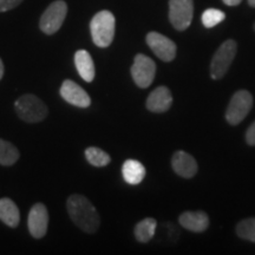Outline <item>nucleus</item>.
<instances>
[{
  "label": "nucleus",
  "instance_id": "aec40b11",
  "mask_svg": "<svg viewBox=\"0 0 255 255\" xmlns=\"http://www.w3.org/2000/svg\"><path fill=\"white\" fill-rule=\"evenodd\" d=\"M85 157H87L88 162L94 167H105L110 163L111 157L108 152H105L102 149L97 148V146H89L85 150Z\"/></svg>",
  "mask_w": 255,
  "mask_h": 255
},
{
  "label": "nucleus",
  "instance_id": "a878e982",
  "mask_svg": "<svg viewBox=\"0 0 255 255\" xmlns=\"http://www.w3.org/2000/svg\"><path fill=\"white\" fill-rule=\"evenodd\" d=\"M4 71H5V69H4V64H2L1 59H0V79H1V78H2V76H4Z\"/></svg>",
  "mask_w": 255,
  "mask_h": 255
},
{
  "label": "nucleus",
  "instance_id": "bb28decb",
  "mask_svg": "<svg viewBox=\"0 0 255 255\" xmlns=\"http://www.w3.org/2000/svg\"><path fill=\"white\" fill-rule=\"evenodd\" d=\"M248 4H250L252 7H255V0H248Z\"/></svg>",
  "mask_w": 255,
  "mask_h": 255
},
{
  "label": "nucleus",
  "instance_id": "b1692460",
  "mask_svg": "<svg viewBox=\"0 0 255 255\" xmlns=\"http://www.w3.org/2000/svg\"><path fill=\"white\" fill-rule=\"evenodd\" d=\"M246 142L250 145H255V122H253L248 128L246 132Z\"/></svg>",
  "mask_w": 255,
  "mask_h": 255
},
{
  "label": "nucleus",
  "instance_id": "423d86ee",
  "mask_svg": "<svg viewBox=\"0 0 255 255\" xmlns=\"http://www.w3.org/2000/svg\"><path fill=\"white\" fill-rule=\"evenodd\" d=\"M68 13V5L63 0H56L44 11L39 21L40 30L46 34H53L62 27Z\"/></svg>",
  "mask_w": 255,
  "mask_h": 255
},
{
  "label": "nucleus",
  "instance_id": "6ab92c4d",
  "mask_svg": "<svg viewBox=\"0 0 255 255\" xmlns=\"http://www.w3.org/2000/svg\"><path fill=\"white\" fill-rule=\"evenodd\" d=\"M19 159V151L17 146L11 142L0 138V164L13 165Z\"/></svg>",
  "mask_w": 255,
  "mask_h": 255
},
{
  "label": "nucleus",
  "instance_id": "6e6552de",
  "mask_svg": "<svg viewBox=\"0 0 255 255\" xmlns=\"http://www.w3.org/2000/svg\"><path fill=\"white\" fill-rule=\"evenodd\" d=\"M156 64L148 56L138 53L133 59L131 66V76L138 88L145 89L150 87L155 78Z\"/></svg>",
  "mask_w": 255,
  "mask_h": 255
},
{
  "label": "nucleus",
  "instance_id": "20e7f679",
  "mask_svg": "<svg viewBox=\"0 0 255 255\" xmlns=\"http://www.w3.org/2000/svg\"><path fill=\"white\" fill-rule=\"evenodd\" d=\"M237 51L238 44L235 40L228 39L221 44L210 63V75L213 79L222 78L227 73L229 66L237 56Z\"/></svg>",
  "mask_w": 255,
  "mask_h": 255
},
{
  "label": "nucleus",
  "instance_id": "a211bd4d",
  "mask_svg": "<svg viewBox=\"0 0 255 255\" xmlns=\"http://www.w3.org/2000/svg\"><path fill=\"white\" fill-rule=\"evenodd\" d=\"M156 227H157V221L152 218H146L139 221L135 227V238L138 242L146 244L154 238Z\"/></svg>",
  "mask_w": 255,
  "mask_h": 255
},
{
  "label": "nucleus",
  "instance_id": "9d476101",
  "mask_svg": "<svg viewBox=\"0 0 255 255\" xmlns=\"http://www.w3.org/2000/svg\"><path fill=\"white\" fill-rule=\"evenodd\" d=\"M27 226L30 234L36 239H41L47 232L49 226V213L43 203L38 202L32 207L28 214Z\"/></svg>",
  "mask_w": 255,
  "mask_h": 255
},
{
  "label": "nucleus",
  "instance_id": "dca6fc26",
  "mask_svg": "<svg viewBox=\"0 0 255 255\" xmlns=\"http://www.w3.org/2000/svg\"><path fill=\"white\" fill-rule=\"evenodd\" d=\"M122 175L128 184H139L145 177V168L136 159H127L122 165Z\"/></svg>",
  "mask_w": 255,
  "mask_h": 255
},
{
  "label": "nucleus",
  "instance_id": "4be33fe9",
  "mask_svg": "<svg viewBox=\"0 0 255 255\" xmlns=\"http://www.w3.org/2000/svg\"><path fill=\"white\" fill-rule=\"evenodd\" d=\"M226 19L225 12L218 8H208L202 14V24L207 28L214 27Z\"/></svg>",
  "mask_w": 255,
  "mask_h": 255
},
{
  "label": "nucleus",
  "instance_id": "1a4fd4ad",
  "mask_svg": "<svg viewBox=\"0 0 255 255\" xmlns=\"http://www.w3.org/2000/svg\"><path fill=\"white\" fill-rule=\"evenodd\" d=\"M146 44L152 50V52L163 62H171L176 57V44L168 37L158 32H149L146 34Z\"/></svg>",
  "mask_w": 255,
  "mask_h": 255
},
{
  "label": "nucleus",
  "instance_id": "4468645a",
  "mask_svg": "<svg viewBox=\"0 0 255 255\" xmlns=\"http://www.w3.org/2000/svg\"><path fill=\"white\" fill-rule=\"evenodd\" d=\"M178 222L183 228L194 233H203L209 227V218L205 212H184L180 215Z\"/></svg>",
  "mask_w": 255,
  "mask_h": 255
},
{
  "label": "nucleus",
  "instance_id": "f03ea898",
  "mask_svg": "<svg viewBox=\"0 0 255 255\" xmlns=\"http://www.w3.org/2000/svg\"><path fill=\"white\" fill-rule=\"evenodd\" d=\"M115 15L110 11L98 12L94 15L90 23L91 37L98 47H108L115 37Z\"/></svg>",
  "mask_w": 255,
  "mask_h": 255
},
{
  "label": "nucleus",
  "instance_id": "9b49d317",
  "mask_svg": "<svg viewBox=\"0 0 255 255\" xmlns=\"http://www.w3.org/2000/svg\"><path fill=\"white\" fill-rule=\"evenodd\" d=\"M60 96L68 103L78 108H88L91 104V98L84 89L79 87L77 83L65 79L60 87Z\"/></svg>",
  "mask_w": 255,
  "mask_h": 255
},
{
  "label": "nucleus",
  "instance_id": "ddd939ff",
  "mask_svg": "<svg viewBox=\"0 0 255 255\" xmlns=\"http://www.w3.org/2000/svg\"><path fill=\"white\" fill-rule=\"evenodd\" d=\"M171 167L178 176L184 178L194 177L197 173V163L195 158L186 151H176L171 158Z\"/></svg>",
  "mask_w": 255,
  "mask_h": 255
},
{
  "label": "nucleus",
  "instance_id": "7ed1b4c3",
  "mask_svg": "<svg viewBox=\"0 0 255 255\" xmlns=\"http://www.w3.org/2000/svg\"><path fill=\"white\" fill-rule=\"evenodd\" d=\"M15 111L21 120L27 123L41 122L47 116V107L34 95H24L14 103Z\"/></svg>",
  "mask_w": 255,
  "mask_h": 255
},
{
  "label": "nucleus",
  "instance_id": "412c9836",
  "mask_svg": "<svg viewBox=\"0 0 255 255\" xmlns=\"http://www.w3.org/2000/svg\"><path fill=\"white\" fill-rule=\"evenodd\" d=\"M237 234L244 240L255 242V218L245 219L238 223Z\"/></svg>",
  "mask_w": 255,
  "mask_h": 255
},
{
  "label": "nucleus",
  "instance_id": "cd10ccee",
  "mask_svg": "<svg viewBox=\"0 0 255 255\" xmlns=\"http://www.w3.org/2000/svg\"><path fill=\"white\" fill-rule=\"evenodd\" d=\"M254 30H255V23H254Z\"/></svg>",
  "mask_w": 255,
  "mask_h": 255
},
{
  "label": "nucleus",
  "instance_id": "393cba45",
  "mask_svg": "<svg viewBox=\"0 0 255 255\" xmlns=\"http://www.w3.org/2000/svg\"><path fill=\"white\" fill-rule=\"evenodd\" d=\"M222 1L228 6H238V5H240V2L242 1V0H222Z\"/></svg>",
  "mask_w": 255,
  "mask_h": 255
},
{
  "label": "nucleus",
  "instance_id": "f8f14e48",
  "mask_svg": "<svg viewBox=\"0 0 255 255\" xmlns=\"http://www.w3.org/2000/svg\"><path fill=\"white\" fill-rule=\"evenodd\" d=\"M173 104V96L167 87L156 88L146 100V109L151 113L161 114L170 109Z\"/></svg>",
  "mask_w": 255,
  "mask_h": 255
},
{
  "label": "nucleus",
  "instance_id": "0eeeda50",
  "mask_svg": "<svg viewBox=\"0 0 255 255\" xmlns=\"http://www.w3.org/2000/svg\"><path fill=\"white\" fill-rule=\"evenodd\" d=\"M193 14V0H169V20L177 31H184L190 26Z\"/></svg>",
  "mask_w": 255,
  "mask_h": 255
},
{
  "label": "nucleus",
  "instance_id": "f257e3e1",
  "mask_svg": "<svg viewBox=\"0 0 255 255\" xmlns=\"http://www.w3.org/2000/svg\"><path fill=\"white\" fill-rule=\"evenodd\" d=\"M69 215L72 222L85 233H96L101 225V218L94 205L87 197L73 194L66 202Z\"/></svg>",
  "mask_w": 255,
  "mask_h": 255
},
{
  "label": "nucleus",
  "instance_id": "39448f33",
  "mask_svg": "<svg viewBox=\"0 0 255 255\" xmlns=\"http://www.w3.org/2000/svg\"><path fill=\"white\" fill-rule=\"evenodd\" d=\"M253 107V96L247 90H239L233 95L226 111V120L232 126H237L246 119Z\"/></svg>",
  "mask_w": 255,
  "mask_h": 255
},
{
  "label": "nucleus",
  "instance_id": "5701e85b",
  "mask_svg": "<svg viewBox=\"0 0 255 255\" xmlns=\"http://www.w3.org/2000/svg\"><path fill=\"white\" fill-rule=\"evenodd\" d=\"M21 1L23 0H0V12H6L17 7L21 4Z\"/></svg>",
  "mask_w": 255,
  "mask_h": 255
},
{
  "label": "nucleus",
  "instance_id": "f3484780",
  "mask_svg": "<svg viewBox=\"0 0 255 255\" xmlns=\"http://www.w3.org/2000/svg\"><path fill=\"white\" fill-rule=\"evenodd\" d=\"M0 220L8 227L15 228L20 221V214L15 203L11 199H0Z\"/></svg>",
  "mask_w": 255,
  "mask_h": 255
},
{
  "label": "nucleus",
  "instance_id": "2eb2a0df",
  "mask_svg": "<svg viewBox=\"0 0 255 255\" xmlns=\"http://www.w3.org/2000/svg\"><path fill=\"white\" fill-rule=\"evenodd\" d=\"M75 64L79 76L84 79L85 82L90 83L94 81L96 71L95 64L92 57L87 50H78L75 55Z\"/></svg>",
  "mask_w": 255,
  "mask_h": 255
}]
</instances>
